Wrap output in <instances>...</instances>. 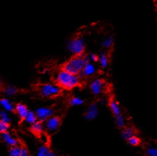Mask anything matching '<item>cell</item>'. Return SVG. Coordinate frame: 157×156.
<instances>
[{
	"mask_svg": "<svg viewBox=\"0 0 157 156\" xmlns=\"http://www.w3.org/2000/svg\"><path fill=\"white\" fill-rule=\"evenodd\" d=\"M89 60V57L86 55L73 56L66 62L61 65V70L64 71L73 75H79L83 71L86 63Z\"/></svg>",
	"mask_w": 157,
	"mask_h": 156,
	"instance_id": "1",
	"label": "cell"
},
{
	"mask_svg": "<svg viewBox=\"0 0 157 156\" xmlns=\"http://www.w3.org/2000/svg\"><path fill=\"white\" fill-rule=\"evenodd\" d=\"M56 85L62 89L71 90L81 85V78L78 75H73L64 71H60L56 77Z\"/></svg>",
	"mask_w": 157,
	"mask_h": 156,
	"instance_id": "2",
	"label": "cell"
},
{
	"mask_svg": "<svg viewBox=\"0 0 157 156\" xmlns=\"http://www.w3.org/2000/svg\"><path fill=\"white\" fill-rule=\"evenodd\" d=\"M36 90L41 97L55 98L61 95L63 89L56 85L50 84H39L36 85Z\"/></svg>",
	"mask_w": 157,
	"mask_h": 156,
	"instance_id": "3",
	"label": "cell"
},
{
	"mask_svg": "<svg viewBox=\"0 0 157 156\" xmlns=\"http://www.w3.org/2000/svg\"><path fill=\"white\" fill-rule=\"evenodd\" d=\"M68 50L74 56H81L85 54V40L82 37H76L69 40L67 42Z\"/></svg>",
	"mask_w": 157,
	"mask_h": 156,
	"instance_id": "4",
	"label": "cell"
},
{
	"mask_svg": "<svg viewBox=\"0 0 157 156\" xmlns=\"http://www.w3.org/2000/svg\"><path fill=\"white\" fill-rule=\"evenodd\" d=\"M105 80L101 78H96L91 82L90 85V89L93 95H98L102 93L105 90Z\"/></svg>",
	"mask_w": 157,
	"mask_h": 156,
	"instance_id": "5",
	"label": "cell"
},
{
	"mask_svg": "<svg viewBox=\"0 0 157 156\" xmlns=\"http://www.w3.org/2000/svg\"><path fill=\"white\" fill-rule=\"evenodd\" d=\"M62 119L59 116H52L50 117L49 119L46 120V123H45V128L48 131V132H56L58 128H59L61 125Z\"/></svg>",
	"mask_w": 157,
	"mask_h": 156,
	"instance_id": "6",
	"label": "cell"
},
{
	"mask_svg": "<svg viewBox=\"0 0 157 156\" xmlns=\"http://www.w3.org/2000/svg\"><path fill=\"white\" fill-rule=\"evenodd\" d=\"M36 114L39 121L47 120L53 115V110L51 107H41L36 110Z\"/></svg>",
	"mask_w": 157,
	"mask_h": 156,
	"instance_id": "7",
	"label": "cell"
},
{
	"mask_svg": "<svg viewBox=\"0 0 157 156\" xmlns=\"http://www.w3.org/2000/svg\"><path fill=\"white\" fill-rule=\"evenodd\" d=\"M98 114V107L97 103H92L88 109L84 113V118L87 120H93L97 117Z\"/></svg>",
	"mask_w": 157,
	"mask_h": 156,
	"instance_id": "8",
	"label": "cell"
},
{
	"mask_svg": "<svg viewBox=\"0 0 157 156\" xmlns=\"http://www.w3.org/2000/svg\"><path fill=\"white\" fill-rule=\"evenodd\" d=\"M95 73H96V68H95L94 65L91 62L88 61L86 63V65H85L83 71H81V73L78 76H79V77L81 80L83 77H89L90 76L93 75V74H94Z\"/></svg>",
	"mask_w": 157,
	"mask_h": 156,
	"instance_id": "9",
	"label": "cell"
},
{
	"mask_svg": "<svg viewBox=\"0 0 157 156\" xmlns=\"http://www.w3.org/2000/svg\"><path fill=\"white\" fill-rule=\"evenodd\" d=\"M15 110H16V113H17L18 117L20 118V123H21V122L25 121V119H26V116L28 115L29 112V109L26 107V105L19 103V104L16 105Z\"/></svg>",
	"mask_w": 157,
	"mask_h": 156,
	"instance_id": "10",
	"label": "cell"
},
{
	"mask_svg": "<svg viewBox=\"0 0 157 156\" xmlns=\"http://www.w3.org/2000/svg\"><path fill=\"white\" fill-rule=\"evenodd\" d=\"M30 132L33 134H34L36 137L40 138L43 134V130H44V127H43V122L41 121H37L36 123L31 125V127L29 128Z\"/></svg>",
	"mask_w": 157,
	"mask_h": 156,
	"instance_id": "11",
	"label": "cell"
},
{
	"mask_svg": "<svg viewBox=\"0 0 157 156\" xmlns=\"http://www.w3.org/2000/svg\"><path fill=\"white\" fill-rule=\"evenodd\" d=\"M2 138L4 140V142L8 146H10L11 147H17V146H19V140H17V139L13 138L11 135L9 134L8 132H6L4 134H2Z\"/></svg>",
	"mask_w": 157,
	"mask_h": 156,
	"instance_id": "12",
	"label": "cell"
},
{
	"mask_svg": "<svg viewBox=\"0 0 157 156\" xmlns=\"http://www.w3.org/2000/svg\"><path fill=\"white\" fill-rule=\"evenodd\" d=\"M108 106H109L110 110L112 112L113 116H118L121 114V110H120L119 104L115 99H110L108 101Z\"/></svg>",
	"mask_w": 157,
	"mask_h": 156,
	"instance_id": "13",
	"label": "cell"
},
{
	"mask_svg": "<svg viewBox=\"0 0 157 156\" xmlns=\"http://www.w3.org/2000/svg\"><path fill=\"white\" fill-rule=\"evenodd\" d=\"M136 135L135 134V130L132 127H125L124 128L122 129L121 136L123 140L127 141L130 137Z\"/></svg>",
	"mask_w": 157,
	"mask_h": 156,
	"instance_id": "14",
	"label": "cell"
},
{
	"mask_svg": "<svg viewBox=\"0 0 157 156\" xmlns=\"http://www.w3.org/2000/svg\"><path fill=\"white\" fill-rule=\"evenodd\" d=\"M98 62H99L100 65L102 69H106L108 65V62H109V59H108V56L105 53H101V54L98 56Z\"/></svg>",
	"mask_w": 157,
	"mask_h": 156,
	"instance_id": "15",
	"label": "cell"
},
{
	"mask_svg": "<svg viewBox=\"0 0 157 156\" xmlns=\"http://www.w3.org/2000/svg\"><path fill=\"white\" fill-rule=\"evenodd\" d=\"M114 122L118 128L123 129L125 127H126L125 119L122 114H120V115H118V116H114Z\"/></svg>",
	"mask_w": 157,
	"mask_h": 156,
	"instance_id": "16",
	"label": "cell"
},
{
	"mask_svg": "<svg viewBox=\"0 0 157 156\" xmlns=\"http://www.w3.org/2000/svg\"><path fill=\"white\" fill-rule=\"evenodd\" d=\"M68 104L70 106H72V107H75V106H80L82 105L84 103V100H83L82 98L79 97H71L68 99Z\"/></svg>",
	"mask_w": 157,
	"mask_h": 156,
	"instance_id": "17",
	"label": "cell"
},
{
	"mask_svg": "<svg viewBox=\"0 0 157 156\" xmlns=\"http://www.w3.org/2000/svg\"><path fill=\"white\" fill-rule=\"evenodd\" d=\"M25 121H26L27 123L30 124V125H33V124L36 123L37 121H38V119L37 116H36V113L33 112V111H29L28 115L26 116V119H25Z\"/></svg>",
	"mask_w": 157,
	"mask_h": 156,
	"instance_id": "18",
	"label": "cell"
},
{
	"mask_svg": "<svg viewBox=\"0 0 157 156\" xmlns=\"http://www.w3.org/2000/svg\"><path fill=\"white\" fill-rule=\"evenodd\" d=\"M0 104H1V105H2V107H4L6 110H7L8 111L16 113V110L13 107V106L11 105V104L9 102V101L7 100L6 98L1 99V100H0Z\"/></svg>",
	"mask_w": 157,
	"mask_h": 156,
	"instance_id": "19",
	"label": "cell"
},
{
	"mask_svg": "<svg viewBox=\"0 0 157 156\" xmlns=\"http://www.w3.org/2000/svg\"><path fill=\"white\" fill-rule=\"evenodd\" d=\"M128 144L131 147H138L141 144V139L138 137L137 135L133 136V137H130L129 139L127 140Z\"/></svg>",
	"mask_w": 157,
	"mask_h": 156,
	"instance_id": "20",
	"label": "cell"
},
{
	"mask_svg": "<svg viewBox=\"0 0 157 156\" xmlns=\"http://www.w3.org/2000/svg\"><path fill=\"white\" fill-rule=\"evenodd\" d=\"M50 150H51V149L49 148L48 146H46V145L41 146V147H40L38 149L37 156H47Z\"/></svg>",
	"mask_w": 157,
	"mask_h": 156,
	"instance_id": "21",
	"label": "cell"
},
{
	"mask_svg": "<svg viewBox=\"0 0 157 156\" xmlns=\"http://www.w3.org/2000/svg\"><path fill=\"white\" fill-rule=\"evenodd\" d=\"M9 156H21V148L19 146L11 147L8 151Z\"/></svg>",
	"mask_w": 157,
	"mask_h": 156,
	"instance_id": "22",
	"label": "cell"
},
{
	"mask_svg": "<svg viewBox=\"0 0 157 156\" xmlns=\"http://www.w3.org/2000/svg\"><path fill=\"white\" fill-rule=\"evenodd\" d=\"M4 92L8 95H15L20 92V89H17L14 86H8L6 88L4 89Z\"/></svg>",
	"mask_w": 157,
	"mask_h": 156,
	"instance_id": "23",
	"label": "cell"
},
{
	"mask_svg": "<svg viewBox=\"0 0 157 156\" xmlns=\"http://www.w3.org/2000/svg\"><path fill=\"white\" fill-rule=\"evenodd\" d=\"M113 44V39L111 36H109V37H107L102 41V43H101V45H102L103 47L105 48H111L112 47Z\"/></svg>",
	"mask_w": 157,
	"mask_h": 156,
	"instance_id": "24",
	"label": "cell"
},
{
	"mask_svg": "<svg viewBox=\"0 0 157 156\" xmlns=\"http://www.w3.org/2000/svg\"><path fill=\"white\" fill-rule=\"evenodd\" d=\"M146 156H157V148L156 147H148L145 150Z\"/></svg>",
	"mask_w": 157,
	"mask_h": 156,
	"instance_id": "25",
	"label": "cell"
},
{
	"mask_svg": "<svg viewBox=\"0 0 157 156\" xmlns=\"http://www.w3.org/2000/svg\"><path fill=\"white\" fill-rule=\"evenodd\" d=\"M9 127L10 124L8 122L0 120V133L1 134H4V133L8 132V129L9 128Z\"/></svg>",
	"mask_w": 157,
	"mask_h": 156,
	"instance_id": "26",
	"label": "cell"
},
{
	"mask_svg": "<svg viewBox=\"0 0 157 156\" xmlns=\"http://www.w3.org/2000/svg\"><path fill=\"white\" fill-rule=\"evenodd\" d=\"M21 156H29L28 149L26 148V147L24 145V144H22V145L21 146Z\"/></svg>",
	"mask_w": 157,
	"mask_h": 156,
	"instance_id": "27",
	"label": "cell"
},
{
	"mask_svg": "<svg viewBox=\"0 0 157 156\" xmlns=\"http://www.w3.org/2000/svg\"><path fill=\"white\" fill-rule=\"evenodd\" d=\"M0 120L8 122V123L10 122L9 117H8V116L5 112H0Z\"/></svg>",
	"mask_w": 157,
	"mask_h": 156,
	"instance_id": "28",
	"label": "cell"
},
{
	"mask_svg": "<svg viewBox=\"0 0 157 156\" xmlns=\"http://www.w3.org/2000/svg\"><path fill=\"white\" fill-rule=\"evenodd\" d=\"M88 57H89V60L90 62H98V56H97L96 54H90L89 56H88Z\"/></svg>",
	"mask_w": 157,
	"mask_h": 156,
	"instance_id": "29",
	"label": "cell"
},
{
	"mask_svg": "<svg viewBox=\"0 0 157 156\" xmlns=\"http://www.w3.org/2000/svg\"><path fill=\"white\" fill-rule=\"evenodd\" d=\"M47 156H57V155L55 154V152H53V150H51H51L49 151V152H48V155H47Z\"/></svg>",
	"mask_w": 157,
	"mask_h": 156,
	"instance_id": "30",
	"label": "cell"
},
{
	"mask_svg": "<svg viewBox=\"0 0 157 156\" xmlns=\"http://www.w3.org/2000/svg\"><path fill=\"white\" fill-rule=\"evenodd\" d=\"M2 89H3V84L2 82L1 79H0V91H1Z\"/></svg>",
	"mask_w": 157,
	"mask_h": 156,
	"instance_id": "31",
	"label": "cell"
}]
</instances>
